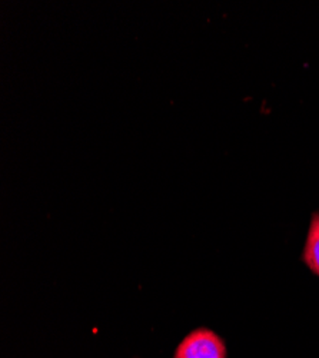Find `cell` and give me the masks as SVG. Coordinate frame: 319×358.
Returning <instances> with one entry per match:
<instances>
[{
	"mask_svg": "<svg viewBox=\"0 0 319 358\" xmlns=\"http://www.w3.org/2000/svg\"><path fill=\"white\" fill-rule=\"evenodd\" d=\"M304 261L309 270L319 277V214L315 213L311 220V227L304 250Z\"/></svg>",
	"mask_w": 319,
	"mask_h": 358,
	"instance_id": "obj_2",
	"label": "cell"
},
{
	"mask_svg": "<svg viewBox=\"0 0 319 358\" xmlns=\"http://www.w3.org/2000/svg\"><path fill=\"white\" fill-rule=\"evenodd\" d=\"M173 358H226V347L208 328H198L178 345Z\"/></svg>",
	"mask_w": 319,
	"mask_h": 358,
	"instance_id": "obj_1",
	"label": "cell"
}]
</instances>
